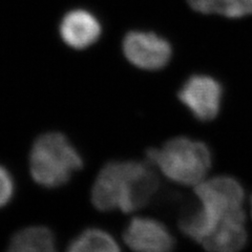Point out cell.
<instances>
[{"instance_id":"cell-7","label":"cell","mask_w":252,"mask_h":252,"mask_svg":"<svg viewBox=\"0 0 252 252\" xmlns=\"http://www.w3.org/2000/svg\"><path fill=\"white\" fill-rule=\"evenodd\" d=\"M126 245L142 252H164L175 246L171 233L159 220L149 218H135L124 232Z\"/></svg>"},{"instance_id":"cell-2","label":"cell","mask_w":252,"mask_h":252,"mask_svg":"<svg viewBox=\"0 0 252 252\" xmlns=\"http://www.w3.org/2000/svg\"><path fill=\"white\" fill-rule=\"evenodd\" d=\"M83 167V159L63 133L51 131L39 136L30 153V172L35 182L46 188L66 184Z\"/></svg>"},{"instance_id":"cell-5","label":"cell","mask_w":252,"mask_h":252,"mask_svg":"<svg viewBox=\"0 0 252 252\" xmlns=\"http://www.w3.org/2000/svg\"><path fill=\"white\" fill-rule=\"evenodd\" d=\"M171 52L169 42L154 33L133 31L123 40V53L126 59L142 69L157 70L166 66Z\"/></svg>"},{"instance_id":"cell-14","label":"cell","mask_w":252,"mask_h":252,"mask_svg":"<svg viewBox=\"0 0 252 252\" xmlns=\"http://www.w3.org/2000/svg\"><path fill=\"white\" fill-rule=\"evenodd\" d=\"M251 206H252V200H251Z\"/></svg>"},{"instance_id":"cell-6","label":"cell","mask_w":252,"mask_h":252,"mask_svg":"<svg viewBox=\"0 0 252 252\" xmlns=\"http://www.w3.org/2000/svg\"><path fill=\"white\" fill-rule=\"evenodd\" d=\"M220 84L209 76H191L179 92V99L201 121H210L218 116L222 101Z\"/></svg>"},{"instance_id":"cell-13","label":"cell","mask_w":252,"mask_h":252,"mask_svg":"<svg viewBox=\"0 0 252 252\" xmlns=\"http://www.w3.org/2000/svg\"><path fill=\"white\" fill-rule=\"evenodd\" d=\"M15 192V183L11 172L0 165V208L10 203Z\"/></svg>"},{"instance_id":"cell-12","label":"cell","mask_w":252,"mask_h":252,"mask_svg":"<svg viewBox=\"0 0 252 252\" xmlns=\"http://www.w3.org/2000/svg\"><path fill=\"white\" fill-rule=\"evenodd\" d=\"M194 11L241 18L252 14V0H187Z\"/></svg>"},{"instance_id":"cell-11","label":"cell","mask_w":252,"mask_h":252,"mask_svg":"<svg viewBox=\"0 0 252 252\" xmlns=\"http://www.w3.org/2000/svg\"><path fill=\"white\" fill-rule=\"evenodd\" d=\"M70 252H115L120 247L112 234L100 228H89L69 243Z\"/></svg>"},{"instance_id":"cell-4","label":"cell","mask_w":252,"mask_h":252,"mask_svg":"<svg viewBox=\"0 0 252 252\" xmlns=\"http://www.w3.org/2000/svg\"><path fill=\"white\" fill-rule=\"evenodd\" d=\"M195 194L201 206L217 217L244 215V189L230 177H217L196 184Z\"/></svg>"},{"instance_id":"cell-8","label":"cell","mask_w":252,"mask_h":252,"mask_svg":"<svg viewBox=\"0 0 252 252\" xmlns=\"http://www.w3.org/2000/svg\"><path fill=\"white\" fill-rule=\"evenodd\" d=\"M101 32L99 20L85 10L68 12L60 23V36L63 42L74 50L88 49L98 41Z\"/></svg>"},{"instance_id":"cell-3","label":"cell","mask_w":252,"mask_h":252,"mask_svg":"<svg viewBox=\"0 0 252 252\" xmlns=\"http://www.w3.org/2000/svg\"><path fill=\"white\" fill-rule=\"evenodd\" d=\"M147 157L168 179L182 185L199 184L211 166L209 148L184 137L168 141L161 149H151Z\"/></svg>"},{"instance_id":"cell-10","label":"cell","mask_w":252,"mask_h":252,"mask_svg":"<svg viewBox=\"0 0 252 252\" xmlns=\"http://www.w3.org/2000/svg\"><path fill=\"white\" fill-rule=\"evenodd\" d=\"M9 250L17 252H51L56 250V240L52 230L47 227H26L13 235Z\"/></svg>"},{"instance_id":"cell-1","label":"cell","mask_w":252,"mask_h":252,"mask_svg":"<svg viewBox=\"0 0 252 252\" xmlns=\"http://www.w3.org/2000/svg\"><path fill=\"white\" fill-rule=\"evenodd\" d=\"M159 189V179L147 164L137 161L107 163L94 180L92 203L100 211L132 212L145 207Z\"/></svg>"},{"instance_id":"cell-9","label":"cell","mask_w":252,"mask_h":252,"mask_svg":"<svg viewBox=\"0 0 252 252\" xmlns=\"http://www.w3.org/2000/svg\"><path fill=\"white\" fill-rule=\"evenodd\" d=\"M245 215L218 218L200 244L210 251L232 252L242 249L247 241Z\"/></svg>"}]
</instances>
